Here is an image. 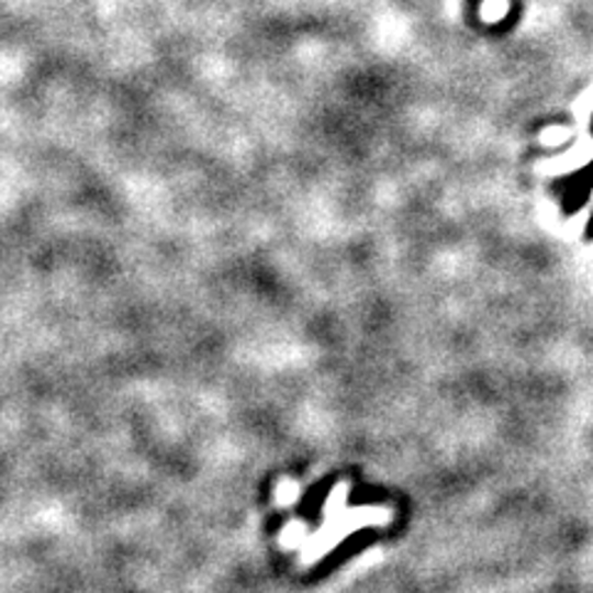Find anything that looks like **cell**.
<instances>
[{"label": "cell", "instance_id": "cell-1", "mask_svg": "<svg viewBox=\"0 0 593 593\" xmlns=\"http://www.w3.org/2000/svg\"><path fill=\"white\" fill-rule=\"evenodd\" d=\"M559 191L563 193L561 198V208L567 215L579 213L583 205H586L589 195L593 191V161L586 164L583 168H579L577 174L563 176L561 181L557 183Z\"/></svg>", "mask_w": 593, "mask_h": 593}, {"label": "cell", "instance_id": "cell-2", "mask_svg": "<svg viewBox=\"0 0 593 593\" xmlns=\"http://www.w3.org/2000/svg\"><path fill=\"white\" fill-rule=\"evenodd\" d=\"M583 237H586L589 243H593V213L589 217V223H586V231H583Z\"/></svg>", "mask_w": 593, "mask_h": 593}, {"label": "cell", "instance_id": "cell-3", "mask_svg": "<svg viewBox=\"0 0 593 593\" xmlns=\"http://www.w3.org/2000/svg\"><path fill=\"white\" fill-rule=\"evenodd\" d=\"M591 134H593V116H591Z\"/></svg>", "mask_w": 593, "mask_h": 593}]
</instances>
